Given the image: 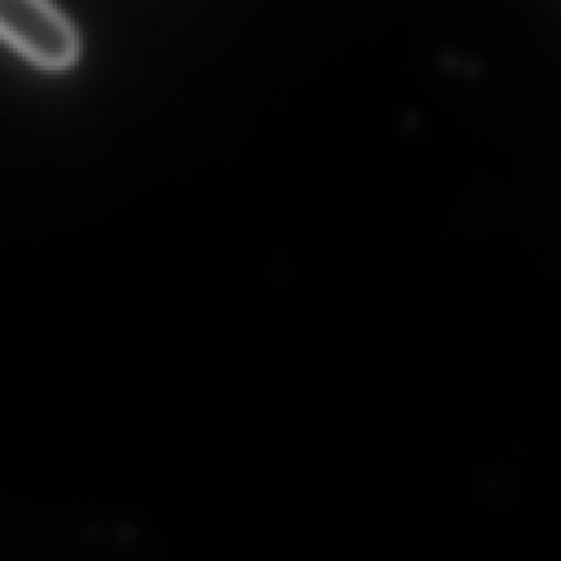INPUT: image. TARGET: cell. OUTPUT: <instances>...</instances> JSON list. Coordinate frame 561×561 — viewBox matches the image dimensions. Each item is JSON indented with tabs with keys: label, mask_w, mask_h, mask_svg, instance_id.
Returning <instances> with one entry per match:
<instances>
[{
	"label": "cell",
	"mask_w": 561,
	"mask_h": 561,
	"mask_svg": "<svg viewBox=\"0 0 561 561\" xmlns=\"http://www.w3.org/2000/svg\"><path fill=\"white\" fill-rule=\"evenodd\" d=\"M0 37L42 68L59 70L77 57L75 28L48 2L0 0Z\"/></svg>",
	"instance_id": "1"
}]
</instances>
